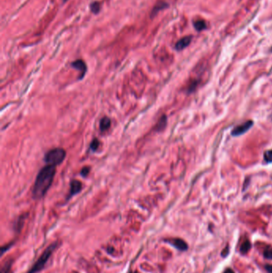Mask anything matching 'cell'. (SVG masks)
Listing matches in <instances>:
<instances>
[{
  "instance_id": "cell-22",
  "label": "cell",
  "mask_w": 272,
  "mask_h": 273,
  "mask_svg": "<svg viewBox=\"0 0 272 273\" xmlns=\"http://www.w3.org/2000/svg\"><path fill=\"white\" fill-rule=\"evenodd\" d=\"M67 1H68V0H63V3H66V2H67Z\"/></svg>"
},
{
  "instance_id": "cell-15",
  "label": "cell",
  "mask_w": 272,
  "mask_h": 273,
  "mask_svg": "<svg viewBox=\"0 0 272 273\" xmlns=\"http://www.w3.org/2000/svg\"><path fill=\"white\" fill-rule=\"evenodd\" d=\"M264 157V161L267 163L272 162V150H267L263 154Z\"/></svg>"
},
{
  "instance_id": "cell-9",
  "label": "cell",
  "mask_w": 272,
  "mask_h": 273,
  "mask_svg": "<svg viewBox=\"0 0 272 273\" xmlns=\"http://www.w3.org/2000/svg\"><path fill=\"white\" fill-rule=\"evenodd\" d=\"M168 7H169L168 3H164V2H160V3H158L157 5H155V7H153L152 11H151V17H154L155 15H157L160 10H164V8Z\"/></svg>"
},
{
  "instance_id": "cell-5",
  "label": "cell",
  "mask_w": 272,
  "mask_h": 273,
  "mask_svg": "<svg viewBox=\"0 0 272 273\" xmlns=\"http://www.w3.org/2000/svg\"><path fill=\"white\" fill-rule=\"evenodd\" d=\"M72 67H74V69L78 70L80 71L81 73V75H80V78H82L84 76H85V74H86V70H87V67H86V65L85 63L83 60H81V59H78V60H76V61H74L71 63Z\"/></svg>"
},
{
  "instance_id": "cell-24",
  "label": "cell",
  "mask_w": 272,
  "mask_h": 273,
  "mask_svg": "<svg viewBox=\"0 0 272 273\" xmlns=\"http://www.w3.org/2000/svg\"><path fill=\"white\" fill-rule=\"evenodd\" d=\"M135 273H137V272H135Z\"/></svg>"
},
{
  "instance_id": "cell-18",
  "label": "cell",
  "mask_w": 272,
  "mask_h": 273,
  "mask_svg": "<svg viewBox=\"0 0 272 273\" xmlns=\"http://www.w3.org/2000/svg\"><path fill=\"white\" fill-rule=\"evenodd\" d=\"M10 266H11V263H6L5 265L3 266L1 269V273H8V271L10 270Z\"/></svg>"
},
{
  "instance_id": "cell-1",
  "label": "cell",
  "mask_w": 272,
  "mask_h": 273,
  "mask_svg": "<svg viewBox=\"0 0 272 273\" xmlns=\"http://www.w3.org/2000/svg\"><path fill=\"white\" fill-rule=\"evenodd\" d=\"M55 172V166L50 165H46L40 170L33 189V197L35 199H40L47 193L54 181Z\"/></svg>"
},
{
  "instance_id": "cell-19",
  "label": "cell",
  "mask_w": 272,
  "mask_h": 273,
  "mask_svg": "<svg viewBox=\"0 0 272 273\" xmlns=\"http://www.w3.org/2000/svg\"><path fill=\"white\" fill-rule=\"evenodd\" d=\"M89 172V169L88 167H85L82 169V170L81 171V176H83V177H86L87 175H88Z\"/></svg>"
},
{
  "instance_id": "cell-10",
  "label": "cell",
  "mask_w": 272,
  "mask_h": 273,
  "mask_svg": "<svg viewBox=\"0 0 272 273\" xmlns=\"http://www.w3.org/2000/svg\"><path fill=\"white\" fill-rule=\"evenodd\" d=\"M111 121L110 119L107 117H104L100 121V129L101 131L107 130L109 127H110Z\"/></svg>"
},
{
  "instance_id": "cell-3",
  "label": "cell",
  "mask_w": 272,
  "mask_h": 273,
  "mask_svg": "<svg viewBox=\"0 0 272 273\" xmlns=\"http://www.w3.org/2000/svg\"><path fill=\"white\" fill-rule=\"evenodd\" d=\"M66 151L61 148H56L50 150L45 156V161L47 165H60L66 158Z\"/></svg>"
},
{
  "instance_id": "cell-11",
  "label": "cell",
  "mask_w": 272,
  "mask_h": 273,
  "mask_svg": "<svg viewBox=\"0 0 272 273\" xmlns=\"http://www.w3.org/2000/svg\"><path fill=\"white\" fill-rule=\"evenodd\" d=\"M193 26L195 27V29L197 31H202L203 30L207 29V24L205 21H203L202 19L196 20L193 22Z\"/></svg>"
},
{
  "instance_id": "cell-8",
  "label": "cell",
  "mask_w": 272,
  "mask_h": 273,
  "mask_svg": "<svg viewBox=\"0 0 272 273\" xmlns=\"http://www.w3.org/2000/svg\"><path fill=\"white\" fill-rule=\"evenodd\" d=\"M82 189V184L79 181L74 180L70 184V192H69V196L71 197L73 195L78 193Z\"/></svg>"
},
{
  "instance_id": "cell-14",
  "label": "cell",
  "mask_w": 272,
  "mask_h": 273,
  "mask_svg": "<svg viewBox=\"0 0 272 273\" xmlns=\"http://www.w3.org/2000/svg\"><path fill=\"white\" fill-rule=\"evenodd\" d=\"M166 122H167V118L165 116H163L160 120L159 123L157 125V129L158 130H161L163 129L166 126Z\"/></svg>"
},
{
  "instance_id": "cell-4",
  "label": "cell",
  "mask_w": 272,
  "mask_h": 273,
  "mask_svg": "<svg viewBox=\"0 0 272 273\" xmlns=\"http://www.w3.org/2000/svg\"><path fill=\"white\" fill-rule=\"evenodd\" d=\"M253 126V121H247L245 122H243L241 125H239L233 129L231 131V135L234 137H238V136L243 135V133H245L246 132H248L251 127Z\"/></svg>"
},
{
  "instance_id": "cell-21",
  "label": "cell",
  "mask_w": 272,
  "mask_h": 273,
  "mask_svg": "<svg viewBox=\"0 0 272 273\" xmlns=\"http://www.w3.org/2000/svg\"><path fill=\"white\" fill-rule=\"evenodd\" d=\"M225 273H235V272H233V271L231 270V269H230V268H229V269H228V270L226 271Z\"/></svg>"
},
{
  "instance_id": "cell-13",
  "label": "cell",
  "mask_w": 272,
  "mask_h": 273,
  "mask_svg": "<svg viewBox=\"0 0 272 273\" xmlns=\"http://www.w3.org/2000/svg\"><path fill=\"white\" fill-rule=\"evenodd\" d=\"M251 243L249 242V240L244 241L243 243V244H242L240 247V252L243 254L247 253V252L251 249Z\"/></svg>"
},
{
  "instance_id": "cell-12",
  "label": "cell",
  "mask_w": 272,
  "mask_h": 273,
  "mask_svg": "<svg viewBox=\"0 0 272 273\" xmlns=\"http://www.w3.org/2000/svg\"><path fill=\"white\" fill-rule=\"evenodd\" d=\"M89 8H90L91 12L93 13V14H98L99 11L101 10V5L100 3H98V2H93L89 5Z\"/></svg>"
},
{
  "instance_id": "cell-17",
  "label": "cell",
  "mask_w": 272,
  "mask_h": 273,
  "mask_svg": "<svg viewBox=\"0 0 272 273\" xmlns=\"http://www.w3.org/2000/svg\"><path fill=\"white\" fill-rule=\"evenodd\" d=\"M99 144H100L99 141H98V139H94V140L91 142L90 149L93 150V151H95V150L98 149V146H99Z\"/></svg>"
},
{
  "instance_id": "cell-2",
  "label": "cell",
  "mask_w": 272,
  "mask_h": 273,
  "mask_svg": "<svg viewBox=\"0 0 272 273\" xmlns=\"http://www.w3.org/2000/svg\"><path fill=\"white\" fill-rule=\"evenodd\" d=\"M58 246V243L55 242L54 244H50L48 248L44 251V252L41 255V256L39 257V259L38 260L37 262L33 265V267L31 268V269L28 272V273H37L38 272H39L44 268L45 264L47 263V260H49V258L51 256L52 253L54 252V251L55 250V249Z\"/></svg>"
},
{
  "instance_id": "cell-7",
  "label": "cell",
  "mask_w": 272,
  "mask_h": 273,
  "mask_svg": "<svg viewBox=\"0 0 272 273\" xmlns=\"http://www.w3.org/2000/svg\"><path fill=\"white\" fill-rule=\"evenodd\" d=\"M169 243L172 244L173 246L180 251H185L188 249V244L181 239H172L169 240Z\"/></svg>"
},
{
  "instance_id": "cell-16",
  "label": "cell",
  "mask_w": 272,
  "mask_h": 273,
  "mask_svg": "<svg viewBox=\"0 0 272 273\" xmlns=\"http://www.w3.org/2000/svg\"><path fill=\"white\" fill-rule=\"evenodd\" d=\"M264 257L268 260H272V249L271 248H267L263 252Z\"/></svg>"
},
{
  "instance_id": "cell-20",
  "label": "cell",
  "mask_w": 272,
  "mask_h": 273,
  "mask_svg": "<svg viewBox=\"0 0 272 273\" xmlns=\"http://www.w3.org/2000/svg\"><path fill=\"white\" fill-rule=\"evenodd\" d=\"M265 268H266V270H267L268 272L272 273V265L267 264V265L265 266Z\"/></svg>"
},
{
  "instance_id": "cell-6",
  "label": "cell",
  "mask_w": 272,
  "mask_h": 273,
  "mask_svg": "<svg viewBox=\"0 0 272 273\" xmlns=\"http://www.w3.org/2000/svg\"><path fill=\"white\" fill-rule=\"evenodd\" d=\"M191 39H192V37L191 36H185V37L182 38L180 39L178 41V42L176 43L175 45V49L178 50V51H180L182 50L185 49L187 47H188L189 44L191 43Z\"/></svg>"
},
{
  "instance_id": "cell-23",
  "label": "cell",
  "mask_w": 272,
  "mask_h": 273,
  "mask_svg": "<svg viewBox=\"0 0 272 273\" xmlns=\"http://www.w3.org/2000/svg\"><path fill=\"white\" fill-rule=\"evenodd\" d=\"M271 52H272V47H271Z\"/></svg>"
}]
</instances>
